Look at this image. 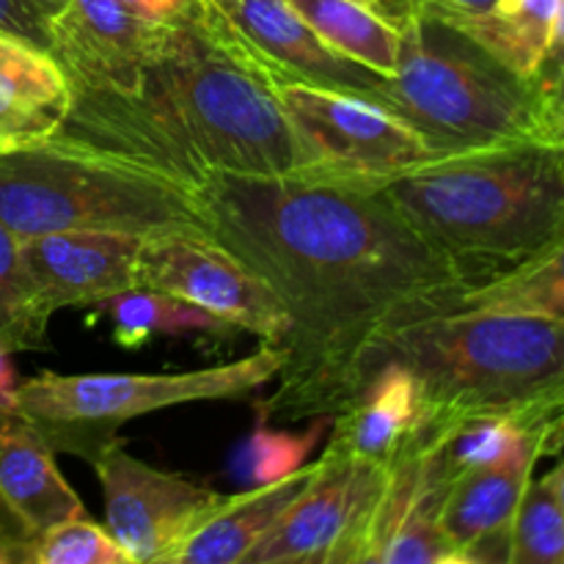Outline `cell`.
I'll list each match as a JSON object with an SVG mask.
<instances>
[{
  "mask_svg": "<svg viewBox=\"0 0 564 564\" xmlns=\"http://www.w3.org/2000/svg\"><path fill=\"white\" fill-rule=\"evenodd\" d=\"M141 242L143 237L119 231H53L22 240V259L39 301L55 314L135 290Z\"/></svg>",
  "mask_w": 564,
  "mask_h": 564,
  "instance_id": "15",
  "label": "cell"
},
{
  "mask_svg": "<svg viewBox=\"0 0 564 564\" xmlns=\"http://www.w3.org/2000/svg\"><path fill=\"white\" fill-rule=\"evenodd\" d=\"M295 149L290 176L378 191L435 154L391 108L364 94L275 83Z\"/></svg>",
  "mask_w": 564,
  "mask_h": 564,
  "instance_id": "8",
  "label": "cell"
},
{
  "mask_svg": "<svg viewBox=\"0 0 564 564\" xmlns=\"http://www.w3.org/2000/svg\"><path fill=\"white\" fill-rule=\"evenodd\" d=\"M543 482L549 485L551 494H554V499L560 501V507H562V512H564V460L556 463V468H551V471L545 474Z\"/></svg>",
  "mask_w": 564,
  "mask_h": 564,
  "instance_id": "36",
  "label": "cell"
},
{
  "mask_svg": "<svg viewBox=\"0 0 564 564\" xmlns=\"http://www.w3.org/2000/svg\"><path fill=\"white\" fill-rule=\"evenodd\" d=\"M325 422L330 419H312V427L306 433H286V430L270 427V416L259 411L257 424L237 444L235 455L229 460V474L242 490L259 488L284 479L286 474L297 471L308 463V455L323 441Z\"/></svg>",
  "mask_w": 564,
  "mask_h": 564,
  "instance_id": "25",
  "label": "cell"
},
{
  "mask_svg": "<svg viewBox=\"0 0 564 564\" xmlns=\"http://www.w3.org/2000/svg\"><path fill=\"white\" fill-rule=\"evenodd\" d=\"M242 58L273 83H308L383 102L389 77L336 53L286 0H207Z\"/></svg>",
  "mask_w": 564,
  "mask_h": 564,
  "instance_id": "12",
  "label": "cell"
},
{
  "mask_svg": "<svg viewBox=\"0 0 564 564\" xmlns=\"http://www.w3.org/2000/svg\"><path fill=\"white\" fill-rule=\"evenodd\" d=\"M457 312H527L564 319V242L523 268L468 286Z\"/></svg>",
  "mask_w": 564,
  "mask_h": 564,
  "instance_id": "24",
  "label": "cell"
},
{
  "mask_svg": "<svg viewBox=\"0 0 564 564\" xmlns=\"http://www.w3.org/2000/svg\"><path fill=\"white\" fill-rule=\"evenodd\" d=\"M449 485L452 477L438 452L419 427L389 466L383 496L369 527L364 564H457L441 529Z\"/></svg>",
  "mask_w": 564,
  "mask_h": 564,
  "instance_id": "13",
  "label": "cell"
},
{
  "mask_svg": "<svg viewBox=\"0 0 564 564\" xmlns=\"http://www.w3.org/2000/svg\"><path fill=\"white\" fill-rule=\"evenodd\" d=\"M551 53H564V0L560 3L554 22V39H551Z\"/></svg>",
  "mask_w": 564,
  "mask_h": 564,
  "instance_id": "37",
  "label": "cell"
},
{
  "mask_svg": "<svg viewBox=\"0 0 564 564\" xmlns=\"http://www.w3.org/2000/svg\"><path fill=\"white\" fill-rule=\"evenodd\" d=\"M369 6L380 11L389 22H394L397 28H402L408 22V17L416 9V0H367Z\"/></svg>",
  "mask_w": 564,
  "mask_h": 564,
  "instance_id": "34",
  "label": "cell"
},
{
  "mask_svg": "<svg viewBox=\"0 0 564 564\" xmlns=\"http://www.w3.org/2000/svg\"><path fill=\"white\" fill-rule=\"evenodd\" d=\"M99 312L113 323V339L124 350H138L154 336H213V339H229L240 334L235 325L224 323L215 314L193 306V303L171 297L158 290L119 292L99 303Z\"/></svg>",
  "mask_w": 564,
  "mask_h": 564,
  "instance_id": "23",
  "label": "cell"
},
{
  "mask_svg": "<svg viewBox=\"0 0 564 564\" xmlns=\"http://www.w3.org/2000/svg\"><path fill=\"white\" fill-rule=\"evenodd\" d=\"M312 474L314 463H306L279 482L224 496L176 545L169 564H246L248 554L268 538Z\"/></svg>",
  "mask_w": 564,
  "mask_h": 564,
  "instance_id": "20",
  "label": "cell"
},
{
  "mask_svg": "<svg viewBox=\"0 0 564 564\" xmlns=\"http://www.w3.org/2000/svg\"><path fill=\"white\" fill-rule=\"evenodd\" d=\"M0 507L31 538L86 516L80 496L55 466L53 446L20 411L6 405H0Z\"/></svg>",
  "mask_w": 564,
  "mask_h": 564,
  "instance_id": "18",
  "label": "cell"
},
{
  "mask_svg": "<svg viewBox=\"0 0 564 564\" xmlns=\"http://www.w3.org/2000/svg\"><path fill=\"white\" fill-rule=\"evenodd\" d=\"M560 3L562 0H494L477 14H444L512 72L534 77L551 55Z\"/></svg>",
  "mask_w": 564,
  "mask_h": 564,
  "instance_id": "21",
  "label": "cell"
},
{
  "mask_svg": "<svg viewBox=\"0 0 564 564\" xmlns=\"http://www.w3.org/2000/svg\"><path fill=\"white\" fill-rule=\"evenodd\" d=\"M193 191L209 237L290 314L284 367L259 402L270 422L334 419L402 330L457 312L471 286L378 191L231 171Z\"/></svg>",
  "mask_w": 564,
  "mask_h": 564,
  "instance_id": "1",
  "label": "cell"
},
{
  "mask_svg": "<svg viewBox=\"0 0 564 564\" xmlns=\"http://www.w3.org/2000/svg\"><path fill=\"white\" fill-rule=\"evenodd\" d=\"M31 564H135L105 523L75 516L31 540Z\"/></svg>",
  "mask_w": 564,
  "mask_h": 564,
  "instance_id": "28",
  "label": "cell"
},
{
  "mask_svg": "<svg viewBox=\"0 0 564 564\" xmlns=\"http://www.w3.org/2000/svg\"><path fill=\"white\" fill-rule=\"evenodd\" d=\"M135 286L193 303L264 345L281 347L290 334V314L268 281L209 237H147L138 251Z\"/></svg>",
  "mask_w": 564,
  "mask_h": 564,
  "instance_id": "10",
  "label": "cell"
},
{
  "mask_svg": "<svg viewBox=\"0 0 564 564\" xmlns=\"http://www.w3.org/2000/svg\"><path fill=\"white\" fill-rule=\"evenodd\" d=\"M507 564H564V512L549 485L529 479L510 529Z\"/></svg>",
  "mask_w": 564,
  "mask_h": 564,
  "instance_id": "27",
  "label": "cell"
},
{
  "mask_svg": "<svg viewBox=\"0 0 564 564\" xmlns=\"http://www.w3.org/2000/svg\"><path fill=\"white\" fill-rule=\"evenodd\" d=\"M471 286L564 242V152L540 141L433 158L378 187Z\"/></svg>",
  "mask_w": 564,
  "mask_h": 564,
  "instance_id": "3",
  "label": "cell"
},
{
  "mask_svg": "<svg viewBox=\"0 0 564 564\" xmlns=\"http://www.w3.org/2000/svg\"><path fill=\"white\" fill-rule=\"evenodd\" d=\"M284 347L264 345L237 361L187 372L58 375L39 372L17 386L20 411L53 452L94 463L132 419L191 402L246 400L273 386L284 367Z\"/></svg>",
  "mask_w": 564,
  "mask_h": 564,
  "instance_id": "7",
  "label": "cell"
},
{
  "mask_svg": "<svg viewBox=\"0 0 564 564\" xmlns=\"http://www.w3.org/2000/svg\"><path fill=\"white\" fill-rule=\"evenodd\" d=\"M540 460L543 455L527 452L452 479L441 510V529L457 564H507L512 518Z\"/></svg>",
  "mask_w": 564,
  "mask_h": 564,
  "instance_id": "16",
  "label": "cell"
},
{
  "mask_svg": "<svg viewBox=\"0 0 564 564\" xmlns=\"http://www.w3.org/2000/svg\"><path fill=\"white\" fill-rule=\"evenodd\" d=\"M383 105L422 135L435 158L516 141L543 143L534 77L501 64L430 3H419L400 28Z\"/></svg>",
  "mask_w": 564,
  "mask_h": 564,
  "instance_id": "6",
  "label": "cell"
},
{
  "mask_svg": "<svg viewBox=\"0 0 564 564\" xmlns=\"http://www.w3.org/2000/svg\"><path fill=\"white\" fill-rule=\"evenodd\" d=\"M330 422L334 433L325 452L389 468L424 422L416 378L405 364L386 358L369 375L356 400Z\"/></svg>",
  "mask_w": 564,
  "mask_h": 564,
  "instance_id": "17",
  "label": "cell"
},
{
  "mask_svg": "<svg viewBox=\"0 0 564 564\" xmlns=\"http://www.w3.org/2000/svg\"><path fill=\"white\" fill-rule=\"evenodd\" d=\"M17 386H20V380H17V369L14 364H11V350H6V347L0 345V405L11 408Z\"/></svg>",
  "mask_w": 564,
  "mask_h": 564,
  "instance_id": "33",
  "label": "cell"
},
{
  "mask_svg": "<svg viewBox=\"0 0 564 564\" xmlns=\"http://www.w3.org/2000/svg\"><path fill=\"white\" fill-rule=\"evenodd\" d=\"M419 3H433L446 14H477V11L488 9L494 0H416V6Z\"/></svg>",
  "mask_w": 564,
  "mask_h": 564,
  "instance_id": "35",
  "label": "cell"
},
{
  "mask_svg": "<svg viewBox=\"0 0 564 564\" xmlns=\"http://www.w3.org/2000/svg\"><path fill=\"white\" fill-rule=\"evenodd\" d=\"M0 220L20 240L53 231L209 237L193 187L61 138L0 152Z\"/></svg>",
  "mask_w": 564,
  "mask_h": 564,
  "instance_id": "5",
  "label": "cell"
},
{
  "mask_svg": "<svg viewBox=\"0 0 564 564\" xmlns=\"http://www.w3.org/2000/svg\"><path fill=\"white\" fill-rule=\"evenodd\" d=\"M163 25L121 0H66L50 22V55L69 86L132 88Z\"/></svg>",
  "mask_w": 564,
  "mask_h": 564,
  "instance_id": "14",
  "label": "cell"
},
{
  "mask_svg": "<svg viewBox=\"0 0 564 564\" xmlns=\"http://www.w3.org/2000/svg\"><path fill=\"white\" fill-rule=\"evenodd\" d=\"M389 468L325 452L246 564H364Z\"/></svg>",
  "mask_w": 564,
  "mask_h": 564,
  "instance_id": "9",
  "label": "cell"
},
{
  "mask_svg": "<svg viewBox=\"0 0 564 564\" xmlns=\"http://www.w3.org/2000/svg\"><path fill=\"white\" fill-rule=\"evenodd\" d=\"M105 496V529L135 564H169L176 545L224 499L185 474L138 460L116 438L91 463Z\"/></svg>",
  "mask_w": 564,
  "mask_h": 564,
  "instance_id": "11",
  "label": "cell"
},
{
  "mask_svg": "<svg viewBox=\"0 0 564 564\" xmlns=\"http://www.w3.org/2000/svg\"><path fill=\"white\" fill-rule=\"evenodd\" d=\"M69 94L53 138L187 187L213 171L284 176L295 169L275 83L242 58L207 0L165 22L135 86H69Z\"/></svg>",
  "mask_w": 564,
  "mask_h": 564,
  "instance_id": "2",
  "label": "cell"
},
{
  "mask_svg": "<svg viewBox=\"0 0 564 564\" xmlns=\"http://www.w3.org/2000/svg\"><path fill=\"white\" fill-rule=\"evenodd\" d=\"M121 3L152 22H174L176 17L185 14L196 0H121Z\"/></svg>",
  "mask_w": 564,
  "mask_h": 564,
  "instance_id": "32",
  "label": "cell"
},
{
  "mask_svg": "<svg viewBox=\"0 0 564 564\" xmlns=\"http://www.w3.org/2000/svg\"><path fill=\"white\" fill-rule=\"evenodd\" d=\"M50 317L28 275L22 240L0 220V345L11 352L44 350Z\"/></svg>",
  "mask_w": 564,
  "mask_h": 564,
  "instance_id": "26",
  "label": "cell"
},
{
  "mask_svg": "<svg viewBox=\"0 0 564 564\" xmlns=\"http://www.w3.org/2000/svg\"><path fill=\"white\" fill-rule=\"evenodd\" d=\"M31 534L0 507V564H31Z\"/></svg>",
  "mask_w": 564,
  "mask_h": 564,
  "instance_id": "31",
  "label": "cell"
},
{
  "mask_svg": "<svg viewBox=\"0 0 564 564\" xmlns=\"http://www.w3.org/2000/svg\"><path fill=\"white\" fill-rule=\"evenodd\" d=\"M328 47L389 77L400 53V28L367 0H286Z\"/></svg>",
  "mask_w": 564,
  "mask_h": 564,
  "instance_id": "22",
  "label": "cell"
},
{
  "mask_svg": "<svg viewBox=\"0 0 564 564\" xmlns=\"http://www.w3.org/2000/svg\"><path fill=\"white\" fill-rule=\"evenodd\" d=\"M50 3H53V6H55V9H61V6H64V3H66V0H50Z\"/></svg>",
  "mask_w": 564,
  "mask_h": 564,
  "instance_id": "38",
  "label": "cell"
},
{
  "mask_svg": "<svg viewBox=\"0 0 564 564\" xmlns=\"http://www.w3.org/2000/svg\"><path fill=\"white\" fill-rule=\"evenodd\" d=\"M55 11L50 0H0V33L50 53V22Z\"/></svg>",
  "mask_w": 564,
  "mask_h": 564,
  "instance_id": "30",
  "label": "cell"
},
{
  "mask_svg": "<svg viewBox=\"0 0 564 564\" xmlns=\"http://www.w3.org/2000/svg\"><path fill=\"white\" fill-rule=\"evenodd\" d=\"M386 358L413 372L427 427L479 416L564 427V319L452 312L402 330Z\"/></svg>",
  "mask_w": 564,
  "mask_h": 564,
  "instance_id": "4",
  "label": "cell"
},
{
  "mask_svg": "<svg viewBox=\"0 0 564 564\" xmlns=\"http://www.w3.org/2000/svg\"><path fill=\"white\" fill-rule=\"evenodd\" d=\"M543 143L564 152V53H551L534 72Z\"/></svg>",
  "mask_w": 564,
  "mask_h": 564,
  "instance_id": "29",
  "label": "cell"
},
{
  "mask_svg": "<svg viewBox=\"0 0 564 564\" xmlns=\"http://www.w3.org/2000/svg\"><path fill=\"white\" fill-rule=\"evenodd\" d=\"M69 99V80L47 50L0 33V152L53 138Z\"/></svg>",
  "mask_w": 564,
  "mask_h": 564,
  "instance_id": "19",
  "label": "cell"
}]
</instances>
